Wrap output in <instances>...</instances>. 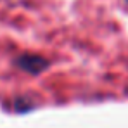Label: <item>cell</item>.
I'll list each match as a JSON object with an SVG mask.
<instances>
[{
    "label": "cell",
    "mask_w": 128,
    "mask_h": 128,
    "mask_svg": "<svg viewBox=\"0 0 128 128\" xmlns=\"http://www.w3.org/2000/svg\"><path fill=\"white\" fill-rule=\"evenodd\" d=\"M16 66L26 71V73H31V74H40L42 71H45L50 62L42 57V56H36V54H22L16 59Z\"/></svg>",
    "instance_id": "1"
}]
</instances>
